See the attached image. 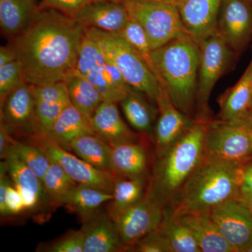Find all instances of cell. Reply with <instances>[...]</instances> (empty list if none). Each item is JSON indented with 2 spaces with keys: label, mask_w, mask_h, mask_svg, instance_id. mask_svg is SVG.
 Wrapping results in <instances>:
<instances>
[{
  "label": "cell",
  "mask_w": 252,
  "mask_h": 252,
  "mask_svg": "<svg viewBox=\"0 0 252 252\" xmlns=\"http://www.w3.org/2000/svg\"><path fill=\"white\" fill-rule=\"evenodd\" d=\"M85 28L59 10L41 6L10 46L22 63L26 81L34 86L64 80L75 68Z\"/></svg>",
  "instance_id": "obj_1"
},
{
  "label": "cell",
  "mask_w": 252,
  "mask_h": 252,
  "mask_svg": "<svg viewBox=\"0 0 252 252\" xmlns=\"http://www.w3.org/2000/svg\"><path fill=\"white\" fill-rule=\"evenodd\" d=\"M207 122L197 120L173 145L157 156L147 193L162 208L173 202L203 161Z\"/></svg>",
  "instance_id": "obj_2"
},
{
  "label": "cell",
  "mask_w": 252,
  "mask_h": 252,
  "mask_svg": "<svg viewBox=\"0 0 252 252\" xmlns=\"http://www.w3.org/2000/svg\"><path fill=\"white\" fill-rule=\"evenodd\" d=\"M155 74L170 100L195 120L199 46L190 38H180L152 52Z\"/></svg>",
  "instance_id": "obj_3"
},
{
  "label": "cell",
  "mask_w": 252,
  "mask_h": 252,
  "mask_svg": "<svg viewBox=\"0 0 252 252\" xmlns=\"http://www.w3.org/2000/svg\"><path fill=\"white\" fill-rule=\"evenodd\" d=\"M243 170L204 159L169 206L176 216L210 212L214 207L240 195Z\"/></svg>",
  "instance_id": "obj_4"
},
{
  "label": "cell",
  "mask_w": 252,
  "mask_h": 252,
  "mask_svg": "<svg viewBox=\"0 0 252 252\" xmlns=\"http://www.w3.org/2000/svg\"><path fill=\"white\" fill-rule=\"evenodd\" d=\"M122 73L127 84L157 104L162 86L140 54L119 33L85 29Z\"/></svg>",
  "instance_id": "obj_5"
},
{
  "label": "cell",
  "mask_w": 252,
  "mask_h": 252,
  "mask_svg": "<svg viewBox=\"0 0 252 252\" xmlns=\"http://www.w3.org/2000/svg\"><path fill=\"white\" fill-rule=\"evenodd\" d=\"M204 159L223 166L243 168L252 160V132L240 122H207Z\"/></svg>",
  "instance_id": "obj_6"
},
{
  "label": "cell",
  "mask_w": 252,
  "mask_h": 252,
  "mask_svg": "<svg viewBox=\"0 0 252 252\" xmlns=\"http://www.w3.org/2000/svg\"><path fill=\"white\" fill-rule=\"evenodd\" d=\"M74 69L90 81L105 102L120 103L132 88L99 44L86 34Z\"/></svg>",
  "instance_id": "obj_7"
},
{
  "label": "cell",
  "mask_w": 252,
  "mask_h": 252,
  "mask_svg": "<svg viewBox=\"0 0 252 252\" xmlns=\"http://www.w3.org/2000/svg\"><path fill=\"white\" fill-rule=\"evenodd\" d=\"M199 66L195 120L210 119L209 99L215 84L226 70L233 57V51L217 31L198 44Z\"/></svg>",
  "instance_id": "obj_8"
},
{
  "label": "cell",
  "mask_w": 252,
  "mask_h": 252,
  "mask_svg": "<svg viewBox=\"0 0 252 252\" xmlns=\"http://www.w3.org/2000/svg\"><path fill=\"white\" fill-rule=\"evenodd\" d=\"M124 5L130 17L144 28L152 50L175 39L190 38L186 32L177 6L142 0H130Z\"/></svg>",
  "instance_id": "obj_9"
},
{
  "label": "cell",
  "mask_w": 252,
  "mask_h": 252,
  "mask_svg": "<svg viewBox=\"0 0 252 252\" xmlns=\"http://www.w3.org/2000/svg\"><path fill=\"white\" fill-rule=\"evenodd\" d=\"M0 124L10 135L39 137L35 99L31 84L25 83L0 102Z\"/></svg>",
  "instance_id": "obj_10"
},
{
  "label": "cell",
  "mask_w": 252,
  "mask_h": 252,
  "mask_svg": "<svg viewBox=\"0 0 252 252\" xmlns=\"http://www.w3.org/2000/svg\"><path fill=\"white\" fill-rule=\"evenodd\" d=\"M212 220L235 252H245L252 244V213L238 199L214 207Z\"/></svg>",
  "instance_id": "obj_11"
},
{
  "label": "cell",
  "mask_w": 252,
  "mask_h": 252,
  "mask_svg": "<svg viewBox=\"0 0 252 252\" xmlns=\"http://www.w3.org/2000/svg\"><path fill=\"white\" fill-rule=\"evenodd\" d=\"M216 31L233 51H243L252 39V1L223 0Z\"/></svg>",
  "instance_id": "obj_12"
},
{
  "label": "cell",
  "mask_w": 252,
  "mask_h": 252,
  "mask_svg": "<svg viewBox=\"0 0 252 252\" xmlns=\"http://www.w3.org/2000/svg\"><path fill=\"white\" fill-rule=\"evenodd\" d=\"M36 141L49 158L59 164L77 185L97 187L112 193L114 182L119 176L96 168L51 141Z\"/></svg>",
  "instance_id": "obj_13"
},
{
  "label": "cell",
  "mask_w": 252,
  "mask_h": 252,
  "mask_svg": "<svg viewBox=\"0 0 252 252\" xmlns=\"http://www.w3.org/2000/svg\"><path fill=\"white\" fill-rule=\"evenodd\" d=\"M163 209L146 192L140 201L117 219L115 222L126 252L145 235L158 229Z\"/></svg>",
  "instance_id": "obj_14"
},
{
  "label": "cell",
  "mask_w": 252,
  "mask_h": 252,
  "mask_svg": "<svg viewBox=\"0 0 252 252\" xmlns=\"http://www.w3.org/2000/svg\"><path fill=\"white\" fill-rule=\"evenodd\" d=\"M157 105L159 114L154 126L153 139L156 156L167 150L193 126L197 120L185 115L170 100L162 88Z\"/></svg>",
  "instance_id": "obj_15"
},
{
  "label": "cell",
  "mask_w": 252,
  "mask_h": 252,
  "mask_svg": "<svg viewBox=\"0 0 252 252\" xmlns=\"http://www.w3.org/2000/svg\"><path fill=\"white\" fill-rule=\"evenodd\" d=\"M223 0H182L178 5L187 35L199 43L216 31Z\"/></svg>",
  "instance_id": "obj_16"
},
{
  "label": "cell",
  "mask_w": 252,
  "mask_h": 252,
  "mask_svg": "<svg viewBox=\"0 0 252 252\" xmlns=\"http://www.w3.org/2000/svg\"><path fill=\"white\" fill-rule=\"evenodd\" d=\"M94 134L110 147L140 142V135L133 132L122 119L117 103L102 102L91 117Z\"/></svg>",
  "instance_id": "obj_17"
},
{
  "label": "cell",
  "mask_w": 252,
  "mask_h": 252,
  "mask_svg": "<svg viewBox=\"0 0 252 252\" xmlns=\"http://www.w3.org/2000/svg\"><path fill=\"white\" fill-rule=\"evenodd\" d=\"M74 18L85 29L94 28L108 32L119 33L130 17L124 4L93 1Z\"/></svg>",
  "instance_id": "obj_18"
},
{
  "label": "cell",
  "mask_w": 252,
  "mask_h": 252,
  "mask_svg": "<svg viewBox=\"0 0 252 252\" xmlns=\"http://www.w3.org/2000/svg\"><path fill=\"white\" fill-rule=\"evenodd\" d=\"M84 222V252H126L117 223L108 213L94 214Z\"/></svg>",
  "instance_id": "obj_19"
},
{
  "label": "cell",
  "mask_w": 252,
  "mask_h": 252,
  "mask_svg": "<svg viewBox=\"0 0 252 252\" xmlns=\"http://www.w3.org/2000/svg\"><path fill=\"white\" fill-rule=\"evenodd\" d=\"M5 160L11 180L22 195L26 210H35L46 198L50 202L40 179L16 154L11 152Z\"/></svg>",
  "instance_id": "obj_20"
},
{
  "label": "cell",
  "mask_w": 252,
  "mask_h": 252,
  "mask_svg": "<svg viewBox=\"0 0 252 252\" xmlns=\"http://www.w3.org/2000/svg\"><path fill=\"white\" fill-rule=\"evenodd\" d=\"M177 217L190 230L202 252H235L220 235L210 212H190Z\"/></svg>",
  "instance_id": "obj_21"
},
{
  "label": "cell",
  "mask_w": 252,
  "mask_h": 252,
  "mask_svg": "<svg viewBox=\"0 0 252 252\" xmlns=\"http://www.w3.org/2000/svg\"><path fill=\"white\" fill-rule=\"evenodd\" d=\"M220 118L225 122H238L252 109V67L248 66L235 86L218 99Z\"/></svg>",
  "instance_id": "obj_22"
},
{
  "label": "cell",
  "mask_w": 252,
  "mask_h": 252,
  "mask_svg": "<svg viewBox=\"0 0 252 252\" xmlns=\"http://www.w3.org/2000/svg\"><path fill=\"white\" fill-rule=\"evenodd\" d=\"M111 170L120 177L147 180L148 156L140 142L124 143L112 147Z\"/></svg>",
  "instance_id": "obj_23"
},
{
  "label": "cell",
  "mask_w": 252,
  "mask_h": 252,
  "mask_svg": "<svg viewBox=\"0 0 252 252\" xmlns=\"http://www.w3.org/2000/svg\"><path fill=\"white\" fill-rule=\"evenodd\" d=\"M154 104L147 95L133 88H131L120 102L123 112L130 125L140 133L152 138L159 114L158 106L156 107Z\"/></svg>",
  "instance_id": "obj_24"
},
{
  "label": "cell",
  "mask_w": 252,
  "mask_h": 252,
  "mask_svg": "<svg viewBox=\"0 0 252 252\" xmlns=\"http://www.w3.org/2000/svg\"><path fill=\"white\" fill-rule=\"evenodd\" d=\"M87 134H94L91 118L70 104L63 111L47 136L42 139L64 149L68 148L74 139Z\"/></svg>",
  "instance_id": "obj_25"
},
{
  "label": "cell",
  "mask_w": 252,
  "mask_h": 252,
  "mask_svg": "<svg viewBox=\"0 0 252 252\" xmlns=\"http://www.w3.org/2000/svg\"><path fill=\"white\" fill-rule=\"evenodd\" d=\"M41 5L37 0H0V26L6 35L14 37L35 17Z\"/></svg>",
  "instance_id": "obj_26"
},
{
  "label": "cell",
  "mask_w": 252,
  "mask_h": 252,
  "mask_svg": "<svg viewBox=\"0 0 252 252\" xmlns=\"http://www.w3.org/2000/svg\"><path fill=\"white\" fill-rule=\"evenodd\" d=\"M64 84L70 103L88 117L94 115L104 99L95 87L73 69L64 77Z\"/></svg>",
  "instance_id": "obj_27"
},
{
  "label": "cell",
  "mask_w": 252,
  "mask_h": 252,
  "mask_svg": "<svg viewBox=\"0 0 252 252\" xmlns=\"http://www.w3.org/2000/svg\"><path fill=\"white\" fill-rule=\"evenodd\" d=\"M113 195L110 192L91 186H74L64 198L63 205L71 212L80 215L83 220L95 214L102 204L111 201Z\"/></svg>",
  "instance_id": "obj_28"
},
{
  "label": "cell",
  "mask_w": 252,
  "mask_h": 252,
  "mask_svg": "<svg viewBox=\"0 0 252 252\" xmlns=\"http://www.w3.org/2000/svg\"><path fill=\"white\" fill-rule=\"evenodd\" d=\"M147 189V180L119 176L114 182L113 199L107 211L111 218L116 221L126 210L140 201Z\"/></svg>",
  "instance_id": "obj_29"
},
{
  "label": "cell",
  "mask_w": 252,
  "mask_h": 252,
  "mask_svg": "<svg viewBox=\"0 0 252 252\" xmlns=\"http://www.w3.org/2000/svg\"><path fill=\"white\" fill-rule=\"evenodd\" d=\"M68 148L72 149L78 157L96 168L112 172V147L95 134H87L74 139Z\"/></svg>",
  "instance_id": "obj_30"
},
{
  "label": "cell",
  "mask_w": 252,
  "mask_h": 252,
  "mask_svg": "<svg viewBox=\"0 0 252 252\" xmlns=\"http://www.w3.org/2000/svg\"><path fill=\"white\" fill-rule=\"evenodd\" d=\"M158 230L166 239L172 252H202L190 230L169 207L163 209Z\"/></svg>",
  "instance_id": "obj_31"
},
{
  "label": "cell",
  "mask_w": 252,
  "mask_h": 252,
  "mask_svg": "<svg viewBox=\"0 0 252 252\" xmlns=\"http://www.w3.org/2000/svg\"><path fill=\"white\" fill-rule=\"evenodd\" d=\"M42 184L51 205H62L69 190L77 184L57 162L51 164L42 179Z\"/></svg>",
  "instance_id": "obj_32"
},
{
  "label": "cell",
  "mask_w": 252,
  "mask_h": 252,
  "mask_svg": "<svg viewBox=\"0 0 252 252\" xmlns=\"http://www.w3.org/2000/svg\"><path fill=\"white\" fill-rule=\"evenodd\" d=\"M11 152L16 154L42 182L51 164V159L39 145L23 143L15 139Z\"/></svg>",
  "instance_id": "obj_33"
},
{
  "label": "cell",
  "mask_w": 252,
  "mask_h": 252,
  "mask_svg": "<svg viewBox=\"0 0 252 252\" xmlns=\"http://www.w3.org/2000/svg\"><path fill=\"white\" fill-rule=\"evenodd\" d=\"M119 34L140 54L155 74V69L152 60V52L153 50L151 47L148 36L140 23L133 18H130Z\"/></svg>",
  "instance_id": "obj_34"
},
{
  "label": "cell",
  "mask_w": 252,
  "mask_h": 252,
  "mask_svg": "<svg viewBox=\"0 0 252 252\" xmlns=\"http://www.w3.org/2000/svg\"><path fill=\"white\" fill-rule=\"evenodd\" d=\"M36 117L39 126V137L36 140L44 138L52 128L64 109L70 104V101L48 102L35 101Z\"/></svg>",
  "instance_id": "obj_35"
},
{
  "label": "cell",
  "mask_w": 252,
  "mask_h": 252,
  "mask_svg": "<svg viewBox=\"0 0 252 252\" xmlns=\"http://www.w3.org/2000/svg\"><path fill=\"white\" fill-rule=\"evenodd\" d=\"M26 82L24 68L18 60L0 67V102L18 86Z\"/></svg>",
  "instance_id": "obj_36"
},
{
  "label": "cell",
  "mask_w": 252,
  "mask_h": 252,
  "mask_svg": "<svg viewBox=\"0 0 252 252\" xmlns=\"http://www.w3.org/2000/svg\"><path fill=\"white\" fill-rule=\"evenodd\" d=\"M31 88L35 101L55 102L69 100L67 87L63 81L47 85H31Z\"/></svg>",
  "instance_id": "obj_37"
},
{
  "label": "cell",
  "mask_w": 252,
  "mask_h": 252,
  "mask_svg": "<svg viewBox=\"0 0 252 252\" xmlns=\"http://www.w3.org/2000/svg\"><path fill=\"white\" fill-rule=\"evenodd\" d=\"M85 234L82 229L72 230L49 245L44 251L49 252H84Z\"/></svg>",
  "instance_id": "obj_38"
},
{
  "label": "cell",
  "mask_w": 252,
  "mask_h": 252,
  "mask_svg": "<svg viewBox=\"0 0 252 252\" xmlns=\"http://www.w3.org/2000/svg\"><path fill=\"white\" fill-rule=\"evenodd\" d=\"M126 252H172V250L166 239L157 229L140 239Z\"/></svg>",
  "instance_id": "obj_39"
},
{
  "label": "cell",
  "mask_w": 252,
  "mask_h": 252,
  "mask_svg": "<svg viewBox=\"0 0 252 252\" xmlns=\"http://www.w3.org/2000/svg\"><path fill=\"white\" fill-rule=\"evenodd\" d=\"M93 0H41L40 5L52 8L74 18Z\"/></svg>",
  "instance_id": "obj_40"
},
{
  "label": "cell",
  "mask_w": 252,
  "mask_h": 252,
  "mask_svg": "<svg viewBox=\"0 0 252 252\" xmlns=\"http://www.w3.org/2000/svg\"><path fill=\"white\" fill-rule=\"evenodd\" d=\"M25 210L26 208L22 195L14 185L11 184L6 190L4 208L0 212L1 215L3 216L18 215Z\"/></svg>",
  "instance_id": "obj_41"
},
{
  "label": "cell",
  "mask_w": 252,
  "mask_h": 252,
  "mask_svg": "<svg viewBox=\"0 0 252 252\" xmlns=\"http://www.w3.org/2000/svg\"><path fill=\"white\" fill-rule=\"evenodd\" d=\"M14 140V137L10 135L4 126L0 124V158L1 160H5L11 153Z\"/></svg>",
  "instance_id": "obj_42"
},
{
  "label": "cell",
  "mask_w": 252,
  "mask_h": 252,
  "mask_svg": "<svg viewBox=\"0 0 252 252\" xmlns=\"http://www.w3.org/2000/svg\"><path fill=\"white\" fill-rule=\"evenodd\" d=\"M242 170H243V176H242L241 185H240V195L239 197L252 194V160L248 162L242 168Z\"/></svg>",
  "instance_id": "obj_43"
},
{
  "label": "cell",
  "mask_w": 252,
  "mask_h": 252,
  "mask_svg": "<svg viewBox=\"0 0 252 252\" xmlns=\"http://www.w3.org/2000/svg\"><path fill=\"white\" fill-rule=\"evenodd\" d=\"M16 56L11 46H1L0 48V67L16 61Z\"/></svg>",
  "instance_id": "obj_44"
},
{
  "label": "cell",
  "mask_w": 252,
  "mask_h": 252,
  "mask_svg": "<svg viewBox=\"0 0 252 252\" xmlns=\"http://www.w3.org/2000/svg\"><path fill=\"white\" fill-rule=\"evenodd\" d=\"M237 199L240 203H243L245 206L248 207L252 213V195H245V196H240Z\"/></svg>",
  "instance_id": "obj_45"
},
{
  "label": "cell",
  "mask_w": 252,
  "mask_h": 252,
  "mask_svg": "<svg viewBox=\"0 0 252 252\" xmlns=\"http://www.w3.org/2000/svg\"><path fill=\"white\" fill-rule=\"evenodd\" d=\"M142 1H150V2L160 3V4H165L173 5V6H178L182 0H142Z\"/></svg>",
  "instance_id": "obj_46"
},
{
  "label": "cell",
  "mask_w": 252,
  "mask_h": 252,
  "mask_svg": "<svg viewBox=\"0 0 252 252\" xmlns=\"http://www.w3.org/2000/svg\"><path fill=\"white\" fill-rule=\"evenodd\" d=\"M238 122L242 123V124L248 126L252 132V109L247 114L246 117L243 118L240 122Z\"/></svg>",
  "instance_id": "obj_47"
},
{
  "label": "cell",
  "mask_w": 252,
  "mask_h": 252,
  "mask_svg": "<svg viewBox=\"0 0 252 252\" xmlns=\"http://www.w3.org/2000/svg\"><path fill=\"white\" fill-rule=\"evenodd\" d=\"M93 1H113V2L121 3V4H125L126 2L130 1V0H93Z\"/></svg>",
  "instance_id": "obj_48"
},
{
  "label": "cell",
  "mask_w": 252,
  "mask_h": 252,
  "mask_svg": "<svg viewBox=\"0 0 252 252\" xmlns=\"http://www.w3.org/2000/svg\"><path fill=\"white\" fill-rule=\"evenodd\" d=\"M245 252H252V244L250 245V247L248 249H247L246 251Z\"/></svg>",
  "instance_id": "obj_49"
},
{
  "label": "cell",
  "mask_w": 252,
  "mask_h": 252,
  "mask_svg": "<svg viewBox=\"0 0 252 252\" xmlns=\"http://www.w3.org/2000/svg\"><path fill=\"white\" fill-rule=\"evenodd\" d=\"M250 64H251V66L252 67V60L251 63H250Z\"/></svg>",
  "instance_id": "obj_50"
},
{
  "label": "cell",
  "mask_w": 252,
  "mask_h": 252,
  "mask_svg": "<svg viewBox=\"0 0 252 252\" xmlns=\"http://www.w3.org/2000/svg\"><path fill=\"white\" fill-rule=\"evenodd\" d=\"M250 1H252V0H250Z\"/></svg>",
  "instance_id": "obj_51"
}]
</instances>
